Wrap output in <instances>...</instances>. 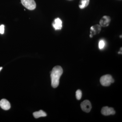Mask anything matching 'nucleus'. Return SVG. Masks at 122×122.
I'll return each mask as SVG.
<instances>
[{
	"label": "nucleus",
	"mask_w": 122,
	"mask_h": 122,
	"mask_svg": "<svg viewBox=\"0 0 122 122\" xmlns=\"http://www.w3.org/2000/svg\"><path fill=\"white\" fill-rule=\"evenodd\" d=\"M111 19L110 16H105L103 17L100 21V24L101 26L106 27L108 26L110 23Z\"/></svg>",
	"instance_id": "nucleus-7"
},
{
	"label": "nucleus",
	"mask_w": 122,
	"mask_h": 122,
	"mask_svg": "<svg viewBox=\"0 0 122 122\" xmlns=\"http://www.w3.org/2000/svg\"><path fill=\"white\" fill-rule=\"evenodd\" d=\"M89 2L90 0H81L79 5V8L81 9L85 8L88 6Z\"/></svg>",
	"instance_id": "nucleus-11"
},
{
	"label": "nucleus",
	"mask_w": 122,
	"mask_h": 122,
	"mask_svg": "<svg viewBox=\"0 0 122 122\" xmlns=\"http://www.w3.org/2000/svg\"><path fill=\"white\" fill-rule=\"evenodd\" d=\"M5 26L4 25H1L0 26V33L3 34L4 33Z\"/></svg>",
	"instance_id": "nucleus-14"
},
{
	"label": "nucleus",
	"mask_w": 122,
	"mask_h": 122,
	"mask_svg": "<svg viewBox=\"0 0 122 122\" xmlns=\"http://www.w3.org/2000/svg\"><path fill=\"white\" fill-rule=\"evenodd\" d=\"M100 82L103 86H109L111 83H113L114 80L112 76L110 75L107 74L102 76L100 79Z\"/></svg>",
	"instance_id": "nucleus-2"
},
{
	"label": "nucleus",
	"mask_w": 122,
	"mask_h": 122,
	"mask_svg": "<svg viewBox=\"0 0 122 122\" xmlns=\"http://www.w3.org/2000/svg\"><path fill=\"white\" fill-rule=\"evenodd\" d=\"M63 72L62 68L60 66H55L51 72V85L53 88H56L59 85V79Z\"/></svg>",
	"instance_id": "nucleus-1"
},
{
	"label": "nucleus",
	"mask_w": 122,
	"mask_h": 122,
	"mask_svg": "<svg viewBox=\"0 0 122 122\" xmlns=\"http://www.w3.org/2000/svg\"><path fill=\"white\" fill-rule=\"evenodd\" d=\"M101 113L103 115L108 116L110 115H114L115 113V112L113 108L112 107H103L102 109Z\"/></svg>",
	"instance_id": "nucleus-6"
},
{
	"label": "nucleus",
	"mask_w": 122,
	"mask_h": 122,
	"mask_svg": "<svg viewBox=\"0 0 122 122\" xmlns=\"http://www.w3.org/2000/svg\"><path fill=\"white\" fill-rule=\"evenodd\" d=\"M53 25L56 30H61L62 27V22L61 19L59 18H57L55 20Z\"/></svg>",
	"instance_id": "nucleus-9"
},
{
	"label": "nucleus",
	"mask_w": 122,
	"mask_h": 122,
	"mask_svg": "<svg viewBox=\"0 0 122 122\" xmlns=\"http://www.w3.org/2000/svg\"><path fill=\"white\" fill-rule=\"evenodd\" d=\"M82 93L81 90H78L77 91L76 93V98L77 100H80L82 97Z\"/></svg>",
	"instance_id": "nucleus-12"
},
{
	"label": "nucleus",
	"mask_w": 122,
	"mask_h": 122,
	"mask_svg": "<svg viewBox=\"0 0 122 122\" xmlns=\"http://www.w3.org/2000/svg\"><path fill=\"white\" fill-rule=\"evenodd\" d=\"M0 107L5 110H8L10 109L11 105L9 101L6 99H3L0 101Z\"/></svg>",
	"instance_id": "nucleus-8"
},
{
	"label": "nucleus",
	"mask_w": 122,
	"mask_h": 122,
	"mask_svg": "<svg viewBox=\"0 0 122 122\" xmlns=\"http://www.w3.org/2000/svg\"><path fill=\"white\" fill-rule=\"evenodd\" d=\"M33 115L35 118H38L41 117H46L47 116V114L45 112L41 110L39 111L34 112L33 113Z\"/></svg>",
	"instance_id": "nucleus-10"
},
{
	"label": "nucleus",
	"mask_w": 122,
	"mask_h": 122,
	"mask_svg": "<svg viewBox=\"0 0 122 122\" xmlns=\"http://www.w3.org/2000/svg\"><path fill=\"white\" fill-rule=\"evenodd\" d=\"M81 107L83 111L89 113L91 109V103L89 100H85L81 103Z\"/></svg>",
	"instance_id": "nucleus-4"
},
{
	"label": "nucleus",
	"mask_w": 122,
	"mask_h": 122,
	"mask_svg": "<svg viewBox=\"0 0 122 122\" xmlns=\"http://www.w3.org/2000/svg\"><path fill=\"white\" fill-rule=\"evenodd\" d=\"M22 5L26 8L29 10L35 9L36 4L34 0H21Z\"/></svg>",
	"instance_id": "nucleus-3"
},
{
	"label": "nucleus",
	"mask_w": 122,
	"mask_h": 122,
	"mask_svg": "<svg viewBox=\"0 0 122 122\" xmlns=\"http://www.w3.org/2000/svg\"><path fill=\"white\" fill-rule=\"evenodd\" d=\"M101 30V26L99 25H95L91 26L90 28V37L92 38L93 35L99 34Z\"/></svg>",
	"instance_id": "nucleus-5"
},
{
	"label": "nucleus",
	"mask_w": 122,
	"mask_h": 122,
	"mask_svg": "<svg viewBox=\"0 0 122 122\" xmlns=\"http://www.w3.org/2000/svg\"><path fill=\"white\" fill-rule=\"evenodd\" d=\"M2 69V67H0V71H1V70Z\"/></svg>",
	"instance_id": "nucleus-15"
},
{
	"label": "nucleus",
	"mask_w": 122,
	"mask_h": 122,
	"mask_svg": "<svg viewBox=\"0 0 122 122\" xmlns=\"http://www.w3.org/2000/svg\"><path fill=\"white\" fill-rule=\"evenodd\" d=\"M105 42L103 40H100L99 42V48L100 49H102L105 46Z\"/></svg>",
	"instance_id": "nucleus-13"
}]
</instances>
